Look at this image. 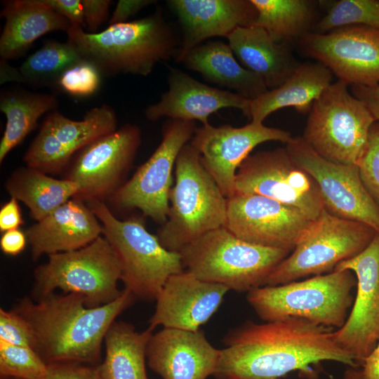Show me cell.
I'll return each mask as SVG.
<instances>
[{
    "instance_id": "obj_1",
    "label": "cell",
    "mask_w": 379,
    "mask_h": 379,
    "mask_svg": "<svg viewBox=\"0 0 379 379\" xmlns=\"http://www.w3.org/2000/svg\"><path fill=\"white\" fill-rule=\"evenodd\" d=\"M333 328L300 318L255 324L248 321L224 338L216 379H281L288 373H310L324 361L356 368L354 357L333 337Z\"/></svg>"
},
{
    "instance_id": "obj_2",
    "label": "cell",
    "mask_w": 379,
    "mask_h": 379,
    "mask_svg": "<svg viewBox=\"0 0 379 379\" xmlns=\"http://www.w3.org/2000/svg\"><path fill=\"white\" fill-rule=\"evenodd\" d=\"M135 299L124 288L113 302L88 307L80 294L54 292L37 300L25 297L13 310L30 325L34 337L33 349L47 365L78 362L95 366L100 363L108 330Z\"/></svg>"
},
{
    "instance_id": "obj_3",
    "label": "cell",
    "mask_w": 379,
    "mask_h": 379,
    "mask_svg": "<svg viewBox=\"0 0 379 379\" xmlns=\"http://www.w3.org/2000/svg\"><path fill=\"white\" fill-rule=\"evenodd\" d=\"M66 33L67 41L103 77L147 76L157 63L175 57L180 46L160 10L145 18L109 25L96 33L74 25Z\"/></svg>"
},
{
    "instance_id": "obj_4",
    "label": "cell",
    "mask_w": 379,
    "mask_h": 379,
    "mask_svg": "<svg viewBox=\"0 0 379 379\" xmlns=\"http://www.w3.org/2000/svg\"><path fill=\"white\" fill-rule=\"evenodd\" d=\"M169 204L167 220L156 234L168 251L179 253L201 235L225 225L227 198L190 142L182 147L176 159Z\"/></svg>"
},
{
    "instance_id": "obj_5",
    "label": "cell",
    "mask_w": 379,
    "mask_h": 379,
    "mask_svg": "<svg viewBox=\"0 0 379 379\" xmlns=\"http://www.w3.org/2000/svg\"><path fill=\"white\" fill-rule=\"evenodd\" d=\"M87 205L102 227V236L114 250L124 288L135 298L156 300L167 279L185 270L180 253L165 248L157 235L149 232L143 218L119 220L103 201Z\"/></svg>"
},
{
    "instance_id": "obj_6",
    "label": "cell",
    "mask_w": 379,
    "mask_h": 379,
    "mask_svg": "<svg viewBox=\"0 0 379 379\" xmlns=\"http://www.w3.org/2000/svg\"><path fill=\"white\" fill-rule=\"evenodd\" d=\"M185 270L200 280L244 292L265 285L290 251L243 241L226 227L211 230L179 252Z\"/></svg>"
},
{
    "instance_id": "obj_7",
    "label": "cell",
    "mask_w": 379,
    "mask_h": 379,
    "mask_svg": "<svg viewBox=\"0 0 379 379\" xmlns=\"http://www.w3.org/2000/svg\"><path fill=\"white\" fill-rule=\"evenodd\" d=\"M357 278L350 270H333L300 281L263 286L249 291L246 299L266 322L300 318L327 327H342L354 299Z\"/></svg>"
},
{
    "instance_id": "obj_8",
    "label": "cell",
    "mask_w": 379,
    "mask_h": 379,
    "mask_svg": "<svg viewBox=\"0 0 379 379\" xmlns=\"http://www.w3.org/2000/svg\"><path fill=\"white\" fill-rule=\"evenodd\" d=\"M34 270L33 300L60 289L84 296L88 307H97L117 299L121 273L117 255L102 235L81 248L51 254Z\"/></svg>"
},
{
    "instance_id": "obj_9",
    "label": "cell",
    "mask_w": 379,
    "mask_h": 379,
    "mask_svg": "<svg viewBox=\"0 0 379 379\" xmlns=\"http://www.w3.org/2000/svg\"><path fill=\"white\" fill-rule=\"evenodd\" d=\"M375 119L341 80L332 83L314 102L303 134L320 156L334 163L357 165Z\"/></svg>"
},
{
    "instance_id": "obj_10",
    "label": "cell",
    "mask_w": 379,
    "mask_h": 379,
    "mask_svg": "<svg viewBox=\"0 0 379 379\" xmlns=\"http://www.w3.org/2000/svg\"><path fill=\"white\" fill-rule=\"evenodd\" d=\"M378 232L364 222L334 215L325 208L267 277L265 286H277L331 272L341 262L365 250Z\"/></svg>"
},
{
    "instance_id": "obj_11",
    "label": "cell",
    "mask_w": 379,
    "mask_h": 379,
    "mask_svg": "<svg viewBox=\"0 0 379 379\" xmlns=\"http://www.w3.org/2000/svg\"><path fill=\"white\" fill-rule=\"evenodd\" d=\"M197 127L192 121L171 119L163 127L162 140L150 157L109 198L114 207L139 209L144 217L163 225L170 209L173 169L182 147Z\"/></svg>"
},
{
    "instance_id": "obj_12",
    "label": "cell",
    "mask_w": 379,
    "mask_h": 379,
    "mask_svg": "<svg viewBox=\"0 0 379 379\" xmlns=\"http://www.w3.org/2000/svg\"><path fill=\"white\" fill-rule=\"evenodd\" d=\"M234 194H258L295 207L312 220L324 210L314 180L291 157L286 148L250 154L239 167Z\"/></svg>"
},
{
    "instance_id": "obj_13",
    "label": "cell",
    "mask_w": 379,
    "mask_h": 379,
    "mask_svg": "<svg viewBox=\"0 0 379 379\" xmlns=\"http://www.w3.org/2000/svg\"><path fill=\"white\" fill-rule=\"evenodd\" d=\"M286 148L316 182L327 211L367 224L379 233V206L365 188L357 165L340 164L324 159L302 137H292Z\"/></svg>"
},
{
    "instance_id": "obj_14",
    "label": "cell",
    "mask_w": 379,
    "mask_h": 379,
    "mask_svg": "<svg viewBox=\"0 0 379 379\" xmlns=\"http://www.w3.org/2000/svg\"><path fill=\"white\" fill-rule=\"evenodd\" d=\"M141 142L138 126L126 124L93 140L72 159L65 179L75 182L84 201L109 199L122 185Z\"/></svg>"
},
{
    "instance_id": "obj_15",
    "label": "cell",
    "mask_w": 379,
    "mask_h": 379,
    "mask_svg": "<svg viewBox=\"0 0 379 379\" xmlns=\"http://www.w3.org/2000/svg\"><path fill=\"white\" fill-rule=\"evenodd\" d=\"M114 110L107 104L86 112L81 120H72L58 110L46 114L23 160L27 166L47 174L65 171L74 156L98 138L117 130Z\"/></svg>"
},
{
    "instance_id": "obj_16",
    "label": "cell",
    "mask_w": 379,
    "mask_h": 379,
    "mask_svg": "<svg viewBox=\"0 0 379 379\" xmlns=\"http://www.w3.org/2000/svg\"><path fill=\"white\" fill-rule=\"evenodd\" d=\"M314 221L298 208L277 200L234 194L227 199L224 227L246 242L291 252Z\"/></svg>"
},
{
    "instance_id": "obj_17",
    "label": "cell",
    "mask_w": 379,
    "mask_h": 379,
    "mask_svg": "<svg viewBox=\"0 0 379 379\" xmlns=\"http://www.w3.org/2000/svg\"><path fill=\"white\" fill-rule=\"evenodd\" d=\"M302 53L326 67L348 85L379 84V28L350 25L300 39Z\"/></svg>"
},
{
    "instance_id": "obj_18",
    "label": "cell",
    "mask_w": 379,
    "mask_h": 379,
    "mask_svg": "<svg viewBox=\"0 0 379 379\" xmlns=\"http://www.w3.org/2000/svg\"><path fill=\"white\" fill-rule=\"evenodd\" d=\"M288 131L252 122L241 127L230 125L197 128L190 143L197 149L201 161L226 198L234 193L237 171L258 145L267 141L287 143Z\"/></svg>"
},
{
    "instance_id": "obj_19",
    "label": "cell",
    "mask_w": 379,
    "mask_h": 379,
    "mask_svg": "<svg viewBox=\"0 0 379 379\" xmlns=\"http://www.w3.org/2000/svg\"><path fill=\"white\" fill-rule=\"evenodd\" d=\"M350 270L357 278L353 307L343 326L333 331L335 341L355 360L363 361L379 340V233L357 255L334 270Z\"/></svg>"
},
{
    "instance_id": "obj_20",
    "label": "cell",
    "mask_w": 379,
    "mask_h": 379,
    "mask_svg": "<svg viewBox=\"0 0 379 379\" xmlns=\"http://www.w3.org/2000/svg\"><path fill=\"white\" fill-rule=\"evenodd\" d=\"M229 291L186 270L175 274L167 279L155 300L149 327L199 331L217 312Z\"/></svg>"
},
{
    "instance_id": "obj_21",
    "label": "cell",
    "mask_w": 379,
    "mask_h": 379,
    "mask_svg": "<svg viewBox=\"0 0 379 379\" xmlns=\"http://www.w3.org/2000/svg\"><path fill=\"white\" fill-rule=\"evenodd\" d=\"M220 354L203 331L168 328L152 334L146 351L149 366L162 379H206Z\"/></svg>"
},
{
    "instance_id": "obj_22",
    "label": "cell",
    "mask_w": 379,
    "mask_h": 379,
    "mask_svg": "<svg viewBox=\"0 0 379 379\" xmlns=\"http://www.w3.org/2000/svg\"><path fill=\"white\" fill-rule=\"evenodd\" d=\"M182 36L175 57L180 62L193 48L209 38L227 37L237 28L253 25L257 10L251 0H169Z\"/></svg>"
},
{
    "instance_id": "obj_23",
    "label": "cell",
    "mask_w": 379,
    "mask_h": 379,
    "mask_svg": "<svg viewBox=\"0 0 379 379\" xmlns=\"http://www.w3.org/2000/svg\"><path fill=\"white\" fill-rule=\"evenodd\" d=\"M168 90L160 100L145 110L152 121L163 117L171 119L199 121L202 126L209 124L208 117L223 108H237L244 114L249 100L230 91L213 88L192 78L184 72L171 68Z\"/></svg>"
},
{
    "instance_id": "obj_24",
    "label": "cell",
    "mask_w": 379,
    "mask_h": 379,
    "mask_svg": "<svg viewBox=\"0 0 379 379\" xmlns=\"http://www.w3.org/2000/svg\"><path fill=\"white\" fill-rule=\"evenodd\" d=\"M32 258L70 251L102 235V225L86 202L74 197L25 231Z\"/></svg>"
},
{
    "instance_id": "obj_25",
    "label": "cell",
    "mask_w": 379,
    "mask_h": 379,
    "mask_svg": "<svg viewBox=\"0 0 379 379\" xmlns=\"http://www.w3.org/2000/svg\"><path fill=\"white\" fill-rule=\"evenodd\" d=\"M227 40L242 66L258 75L268 90L281 85L300 65L289 44L275 41L260 27H238Z\"/></svg>"
},
{
    "instance_id": "obj_26",
    "label": "cell",
    "mask_w": 379,
    "mask_h": 379,
    "mask_svg": "<svg viewBox=\"0 0 379 379\" xmlns=\"http://www.w3.org/2000/svg\"><path fill=\"white\" fill-rule=\"evenodd\" d=\"M2 6L0 15L5 18V25L0 37L1 60L16 59L43 35L67 32L71 25L42 0H7Z\"/></svg>"
},
{
    "instance_id": "obj_27",
    "label": "cell",
    "mask_w": 379,
    "mask_h": 379,
    "mask_svg": "<svg viewBox=\"0 0 379 379\" xmlns=\"http://www.w3.org/2000/svg\"><path fill=\"white\" fill-rule=\"evenodd\" d=\"M332 72L319 62L300 64L279 87L268 90L249 101L244 114L252 122L262 123L270 114L293 107L300 113L310 112L314 102L333 83Z\"/></svg>"
},
{
    "instance_id": "obj_28",
    "label": "cell",
    "mask_w": 379,
    "mask_h": 379,
    "mask_svg": "<svg viewBox=\"0 0 379 379\" xmlns=\"http://www.w3.org/2000/svg\"><path fill=\"white\" fill-rule=\"evenodd\" d=\"M180 62L201 74L205 80L232 90L249 100L268 91L258 75L238 62L229 44L220 41L193 48Z\"/></svg>"
},
{
    "instance_id": "obj_29",
    "label": "cell",
    "mask_w": 379,
    "mask_h": 379,
    "mask_svg": "<svg viewBox=\"0 0 379 379\" xmlns=\"http://www.w3.org/2000/svg\"><path fill=\"white\" fill-rule=\"evenodd\" d=\"M152 331L139 332L131 324L114 321L105 338L104 359L97 365L101 379H149L146 351Z\"/></svg>"
},
{
    "instance_id": "obj_30",
    "label": "cell",
    "mask_w": 379,
    "mask_h": 379,
    "mask_svg": "<svg viewBox=\"0 0 379 379\" xmlns=\"http://www.w3.org/2000/svg\"><path fill=\"white\" fill-rule=\"evenodd\" d=\"M5 187L11 197L24 203L32 218L39 221L79 192L74 181L54 178L29 166L16 169L7 179Z\"/></svg>"
},
{
    "instance_id": "obj_31",
    "label": "cell",
    "mask_w": 379,
    "mask_h": 379,
    "mask_svg": "<svg viewBox=\"0 0 379 379\" xmlns=\"http://www.w3.org/2000/svg\"><path fill=\"white\" fill-rule=\"evenodd\" d=\"M58 102L52 94L22 89L3 90L0 94V111L6 123L0 142V163L8 153L38 126L45 114L57 110Z\"/></svg>"
},
{
    "instance_id": "obj_32",
    "label": "cell",
    "mask_w": 379,
    "mask_h": 379,
    "mask_svg": "<svg viewBox=\"0 0 379 379\" xmlns=\"http://www.w3.org/2000/svg\"><path fill=\"white\" fill-rule=\"evenodd\" d=\"M257 10L253 25L265 29L279 43L299 41L310 29L315 16V3L308 0H251Z\"/></svg>"
},
{
    "instance_id": "obj_33",
    "label": "cell",
    "mask_w": 379,
    "mask_h": 379,
    "mask_svg": "<svg viewBox=\"0 0 379 379\" xmlns=\"http://www.w3.org/2000/svg\"><path fill=\"white\" fill-rule=\"evenodd\" d=\"M84 59L69 42L47 40L19 67L24 83L55 88L59 77Z\"/></svg>"
},
{
    "instance_id": "obj_34",
    "label": "cell",
    "mask_w": 379,
    "mask_h": 379,
    "mask_svg": "<svg viewBox=\"0 0 379 379\" xmlns=\"http://www.w3.org/2000/svg\"><path fill=\"white\" fill-rule=\"evenodd\" d=\"M364 25L379 28V1L340 0L329 4L312 32L324 34L337 28Z\"/></svg>"
},
{
    "instance_id": "obj_35",
    "label": "cell",
    "mask_w": 379,
    "mask_h": 379,
    "mask_svg": "<svg viewBox=\"0 0 379 379\" xmlns=\"http://www.w3.org/2000/svg\"><path fill=\"white\" fill-rule=\"evenodd\" d=\"M48 365L31 347L15 345L0 340V377L42 379Z\"/></svg>"
},
{
    "instance_id": "obj_36",
    "label": "cell",
    "mask_w": 379,
    "mask_h": 379,
    "mask_svg": "<svg viewBox=\"0 0 379 379\" xmlns=\"http://www.w3.org/2000/svg\"><path fill=\"white\" fill-rule=\"evenodd\" d=\"M102 74L86 60L72 65L65 70L56 81L55 88L76 97H88L100 87Z\"/></svg>"
},
{
    "instance_id": "obj_37",
    "label": "cell",
    "mask_w": 379,
    "mask_h": 379,
    "mask_svg": "<svg viewBox=\"0 0 379 379\" xmlns=\"http://www.w3.org/2000/svg\"><path fill=\"white\" fill-rule=\"evenodd\" d=\"M357 166L365 188L379 206V121L371 127L366 149Z\"/></svg>"
},
{
    "instance_id": "obj_38",
    "label": "cell",
    "mask_w": 379,
    "mask_h": 379,
    "mask_svg": "<svg viewBox=\"0 0 379 379\" xmlns=\"http://www.w3.org/2000/svg\"><path fill=\"white\" fill-rule=\"evenodd\" d=\"M0 340L33 348L34 337L29 323L14 310L0 309Z\"/></svg>"
},
{
    "instance_id": "obj_39",
    "label": "cell",
    "mask_w": 379,
    "mask_h": 379,
    "mask_svg": "<svg viewBox=\"0 0 379 379\" xmlns=\"http://www.w3.org/2000/svg\"><path fill=\"white\" fill-rule=\"evenodd\" d=\"M42 379H101V377L97 365L60 362L48 364Z\"/></svg>"
},
{
    "instance_id": "obj_40",
    "label": "cell",
    "mask_w": 379,
    "mask_h": 379,
    "mask_svg": "<svg viewBox=\"0 0 379 379\" xmlns=\"http://www.w3.org/2000/svg\"><path fill=\"white\" fill-rule=\"evenodd\" d=\"M112 2L110 0H81L87 32H97L109 16Z\"/></svg>"
},
{
    "instance_id": "obj_41",
    "label": "cell",
    "mask_w": 379,
    "mask_h": 379,
    "mask_svg": "<svg viewBox=\"0 0 379 379\" xmlns=\"http://www.w3.org/2000/svg\"><path fill=\"white\" fill-rule=\"evenodd\" d=\"M42 1L67 19L71 25L86 28L81 0H42Z\"/></svg>"
},
{
    "instance_id": "obj_42",
    "label": "cell",
    "mask_w": 379,
    "mask_h": 379,
    "mask_svg": "<svg viewBox=\"0 0 379 379\" xmlns=\"http://www.w3.org/2000/svg\"><path fill=\"white\" fill-rule=\"evenodd\" d=\"M24 224L20 206L18 200L11 197L10 199L1 205L0 209V231L19 229Z\"/></svg>"
},
{
    "instance_id": "obj_43",
    "label": "cell",
    "mask_w": 379,
    "mask_h": 379,
    "mask_svg": "<svg viewBox=\"0 0 379 379\" xmlns=\"http://www.w3.org/2000/svg\"><path fill=\"white\" fill-rule=\"evenodd\" d=\"M155 2L153 0H119L109 18V25L126 22L140 10Z\"/></svg>"
},
{
    "instance_id": "obj_44",
    "label": "cell",
    "mask_w": 379,
    "mask_h": 379,
    "mask_svg": "<svg viewBox=\"0 0 379 379\" xmlns=\"http://www.w3.org/2000/svg\"><path fill=\"white\" fill-rule=\"evenodd\" d=\"M351 92L365 105L375 121H379V84L374 86L351 85Z\"/></svg>"
},
{
    "instance_id": "obj_45",
    "label": "cell",
    "mask_w": 379,
    "mask_h": 379,
    "mask_svg": "<svg viewBox=\"0 0 379 379\" xmlns=\"http://www.w3.org/2000/svg\"><path fill=\"white\" fill-rule=\"evenodd\" d=\"M27 243L28 241L25 232L20 229H15L2 234L0 248L5 254L15 256L24 251Z\"/></svg>"
},
{
    "instance_id": "obj_46",
    "label": "cell",
    "mask_w": 379,
    "mask_h": 379,
    "mask_svg": "<svg viewBox=\"0 0 379 379\" xmlns=\"http://www.w3.org/2000/svg\"><path fill=\"white\" fill-rule=\"evenodd\" d=\"M363 362V368L360 370L362 379H379V340Z\"/></svg>"
},
{
    "instance_id": "obj_47",
    "label": "cell",
    "mask_w": 379,
    "mask_h": 379,
    "mask_svg": "<svg viewBox=\"0 0 379 379\" xmlns=\"http://www.w3.org/2000/svg\"><path fill=\"white\" fill-rule=\"evenodd\" d=\"M0 83L3 84L8 81L24 83L23 77L19 70L7 63V60H0Z\"/></svg>"
},
{
    "instance_id": "obj_48",
    "label": "cell",
    "mask_w": 379,
    "mask_h": 379,
    "mask_svg": "<svg viewBox=\"0 0 379 379\" xmlns=\"http://www.w3.org/2000/svg\"><path fill=\"white\" fill-rule=\"evenodd\" d=\"M343 379H362V378L359 371L351 368L345 372Z\"/></svg>"
},
{
    "instance_id": "obj_49",
    "label": "cell",
    "mask_w": 379,
    "mask_h": 379,
    "mask_svg": "<svg viewBox=\"0 0 379 379\" xmlns=\"http://www.w3.org/2000/svg\"><path fill=\"white\" fill-rule=\"evenodd\" d=\"M0 379H20V378L7 376V377H0Z\"/></svg>"
}]
</instances>
